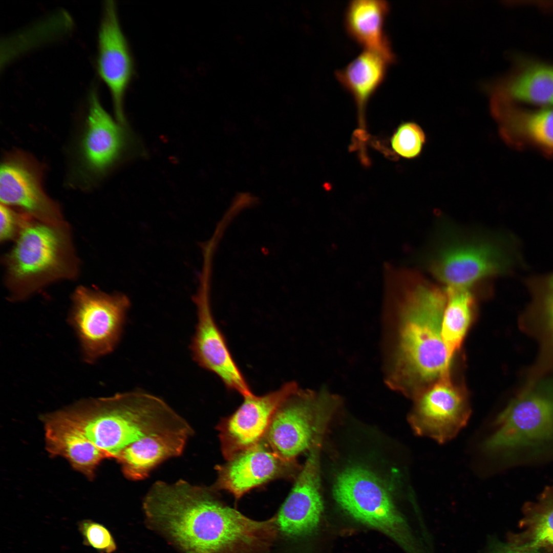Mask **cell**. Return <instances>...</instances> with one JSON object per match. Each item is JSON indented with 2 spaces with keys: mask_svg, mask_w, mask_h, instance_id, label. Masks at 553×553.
Listing matches in <instances>:
<instances>
[{
  "mask_svg": "<svg viewBox=\"0 0 553 553\" xmlns=\"http://www.w3.org/2000/svg\"><path fill=\"white\" fill-rule=\"evenodd\" d=\"M385 291L397 308L400 324L390 383L414 398L436 381L451 375L453 359L441 334L445 290L419 272L407 270L393 276Z\"/></svg>",
  "mask_w": 553,
  "mask_h": 553,
  "instance_id": "6da1fadb",
  "label": "cell"
},
{
  "mask_svg": "<svg viewBox=\"0 0 553 553\" xmlns=\"http://www.w3.org/2000/svg\"><path fill=\"white\" fill-rule=\"evenodd\" d=\"M143 508L185 553H241L250 540L248 517L222 503L209 488L183 480L155 483Z\"/></svg>",
  "mask_w": 553,
  "mask_h": 553,
  "instance_id": "7a4b0ae2",
  "label": "cell"
},
{
  "mask_svg": "<svg viewBox=\"0 0 553 553\" xmlns=\"http://www.w3.org/2000/svg\"><path fill=\"white\" fill-rule=\"evenodd\" d=\"M68 417L82 435L115 459L153 436L193 434L188 422L163 399L141 391L81 400L70 407Z\"/></svg>",
  "mask_w": 553,
  "mask_h": 553,
  "instance_id": "3957f363",
  "label": "cell"
},
{
  "mask_svg": "<svg viewBox=\"0 0 553 553\" xmlns=\"http://www.w3.org/2000/svg\"><path fill=\"white\" fill-rule=\"evenodd\" d=\"M485 448L508 466L553 461V373L522 380L496 416Z\"/></svg>",
  "mask_w": 553,
  "mask_h": 553,
  "instance_id": "277c9868",
  "label": "cell"
},
{
  "mask_svg": "<svg viewBox=\"0 0 553 553\" xmlns=\"http://www.w3.org/2000/svg\"><path fill=\"white\" fill-rule=\"evenodd\" d=\"M424 263L444 288L474 289L481 283L512 274L522 266L520 244L512 234L442 229Z\"/></svg>",
  "mask_w": 553,
  "mask_h": 553,
  "instance_id": "5b68a950",
  "label": "cell"
},
{
  "mask_svg": "<svg viewBox=\"0 0 553 553\" xmlns=\"http://www.w3.org/2000/svg\"><path fill=\"white\" fill-rule=\"evenodd\" d=\"M8 299L24 301L48 286L76 279L80 261L70 225L32 219L3 258Z\"/></svg>",
  "mask_w": 553,
  "mask_h": 553,
  "instance_id": "8992f818",
  "label": "cell"
},
{
  "mask_svg": "<svg viewBox=\"0 0 553 553\" xmlns=\"http://www.w3.org/2000/svg\"><path fill=\"white\" fill-rule=\"evenodd\" d=\"M69 321L81 346L84 360L94 363L118 344L130 307L128 297L95 287L78 286L72 295Z\"/></svg>",
  "mask_w": 553,
  "mask_h": 553,
  "instance_id": "52a82bcc",
  "label": "cell"
},
{
  "mask_svg": "<svg viewBox=\"0 0 553 553\" xmlns=\"http://www.w3.org/2000/svg\"><path fill=\"white\" fill-rule=\"evenodd\" d=\"M339 505L355 519L394 538L410 553H423L405 520L377 478L361 467L349 468L337 477L333 490Z\"/></svg>",
  "mask_w": 553,
  "mask_h": 553,
  "instance_id": "ba28073f",
  "label": "cell"
},
{
  "mask_svg": "<svg viewBox=\"0 0 553 553\" xmlns=\"http://www.w3.org/2000/svg\"><path fill=\"white\" fill-rule=\"evenodd\" d=\"M413 399L409 416L413 430L419 436L440 443L458 434L471 414L466 389L451 375L436 381Z\"/></svg>",
  "mask_w": 553,
  "mask_h": 553,
  "instance_id": "9c48e42d",
  "label": "cell"
},
{
  "mask_svg": "<svg viewBox=\"0 0 553 553\" xmlns=\"http://www.w3.org/2000/svg\"><path fill=\"white\" fill-rule=\"evenodd\" d=\"M210 268L203 265L198 290L193 297L198 320L190 349L198 365L216 374L227 389L243 396L252 393L212 314L208 291Z\"/></svg>",
  "mask_w": 553,
  "mask_h": 553,
  "instance_id": "30bf717a",
  "label": "cell"
},
{
  "mask_svg": "<svg viewBox=\"0 0 553 553\" xmlns=\"http://www.w3.org/2000/svg\"><path fill=\"white\" fill-rule=\"evenodd\" d=\"M42 176V167L33 157L20 151L8 153L1 166V204L39 222L62 223L66 221L59 205L44 191Z\"/></svg>",
  "mask_w": 553,
  "mask_h": 553,
  "instance_id": "8fae6325",
  "label": "cell"
},
{
  "mask_svg": "<svg viewBox=\"0 0 553 553\" xmlns=\"http://www.w3.org/2000/svg\"><path fill=\"white\" fill-rule=\"evenodd\" d=\"M329 394L298 389L278 408L265 434L267 444L283 459L292 462L310 447L315 422Z\"/></svg>",
  "mask_w": 553,
  "mask_h": 553,
  "instance_id": "7c38bea8",
  "label": "cell"
},
{
  "mask_svg": "<svg viewBox=\"0 0 553 553\" xmlns=\"http://www.w3.org/2000/svg\"><path fill=\"white\" fill-rule=\"evenodd\" d=\"M298 389L296 382L290 381L263 395L243 396L240 406L219 426L225 457L229 459L259 443L276 410Z\"/></svg>",
  "mask_w": 553,
  "mask_h": 553,
  "instance_id": "4fadbf2b",
  "label": "cell"
},
{
  "mask_svg": "<svg viewBox=\"0 0 553 553\" xmlns=\"http://www.w3.org/2000/svg\"><path fill=\"white\" fill-rule=\"evenodd\" d=\"M97 67L110 91L116 120L124 125V100L133 77L134 65L113 1L106 2L103 7L98 32Z\"/></svg>",
  "mask_w": 553,
  "mask_h": 553,
  "instance_id": "5bb4252c",
  "label": "cell"
},
{
  "mask_svg": "<svg viewBox=\"0 0 553 553\" xmlns=\"http://www.w3.org/2000/svg\"><path fill=\"white\" fill-rule=\"evenodd\" d=\"M321 441L315 439L303 469L276 516L280 530L290 537L312 532L323 512L320 492L319 453Z\"/></svg>",
  "mask_w": 553,
  "mask_h": 553,
  "instance_id": "9a60e30c",
  "label": "cell"
},
{
  "mask_svg": "<svg viewBox=\"0 0 553 553\" xmlns=\"http://www.w3.org/2000/svg\"><path fill=\"white\" fill-rule=\"evenodd\" d=\"M291 463L283 459L267 444L259 442L218 467L215 486L239 499L251 489L284 475Z\"/></svg>",
  "mask_w": 553,
  "mask_h": 553,
  "instance_id": "2e32d148",
  "label": "cell"
},
{
  "mask_svg": "<svg viewBox=\"0 0 553 553\" xmlns=\"http://www.w3.org/2000/svg\"><path fill=\"white\" fill-rule=\"evenodd\" d=\"M490 96L510 101L553 105V65L522 56L515 57L511 72L486 83Z\"/></svg>",
  "mask_w": 553,
  "mask_h": 553,
  "instance_id": "e0dca14e",
  "label": "cell"
},
{
  "mask_svg": "<svg viewBox=\"0 0 553 553\" xmlns=\"http://www.w3.org/2000/svg\"><path fill=\"white\" fill-rule=\"evenodd\" d=\"M527 109L504 99L491 98L492 114L512 143L553 153V105Z\"/></svg>",
  "mask_w": 553,
  "mask_h": 553,
  "instance_id": "ac0fdd59",
  "label": "cell"
},
{
  "mask_svg": "<svg viewBox=\"0 0 553 553\" xmlns=\"http://www.w3.org/2000/svg\"><path fill=\"white\" fill-rule=\"evenodd\" d=\"M87 126L82 141V153L88 167L102 173L119 157L126 145L123 125L116 122L102 106L97 95L92 94Z\"/></svg>",
  "mask_w": 553,
  "mask_h": 553,
  "instance_id": "d6986e66",
  "label": "cell"
},
{
  "mask_svg": "<svg viewBox=\"0 0 553 553\" xmlns=\"http://www.w3.org/2000/svg\"><path fill=\"white\" fill-rule=\"evenodd\" d=\"M391 64L382 55L363 50L345 67L335 72L336 79L352 96L356 104L359 129L353 136V141L359 146H364L368 138L365 129L366 108L384 82Z\"/></svg>",
  "mask_w": 553,
  "mask_h": 553,
  "instance_id": "ffe728a7",
  "label": "cell"
},
{
  "mask_svg": "<svg viewBox=\"0 0 553 553\" xmlns=\"http://www.w3.org/2000/svg\"><path fill=\"white\" fill-rule=\"evenodd\" d=\"M529 301L518 318L520 331L536 341L538 352L553 360V271L525 279Z\"/></svg>",
  "mask_w": 553,
  "mask_h": 553,
  "instance_id": "44dd1931",
  "label": "cell"
},
{
  "mask_svg": "<svg viewBox=\"0 0 553 553\" xmlns=\"http://www.w3.org/2000/svg\"><path fill=\"white\" fill-rule=\"evenodd\" d=\"M390 5L384 0H353L344 14L345 30L363 50L379 53L392 63L396 56L385 31Z\"/></svg>",
  "mask_w": 553,
  "mask_h": 553,
  "instance_id": "7402d4cb",
  "label": "cell"
},
{
  "mask_svg": "<svg viewBox=\"0 0 553 553\" xmlns=\"http://www.w3.org/2000/svg\"><path fill=\"white\" fill-rule=\"evenodd\" d=\"M44 419L46 446L50 454L64 457L76 470L93 479L99 463L108 459L106 454L56 412Z\"/></svg>",
  "mask_w": 553,
  "mask_h": 553,
  "instance_id": "603a6c76",
  "label": "cell"
},
{
  "mask_svg": "<svg viewBox=\"0 0 553 553\" xmlns=\"http://www.w3.org/2000/svg\"><path fill=\"white\" fill-rule=\"evenodd\" d=\"M522 514L521 531L508 533L506 541L521 548L553 553V485L546 486L535 501L525 503Z\"/></svg>",
  "mask_w": 553,
  "mask_h": 553,
  "instance_id": "cb8c5ba5",
  "label": "cell"
},
{
  "mask_svg": "<svg viewBox=\"0 0 553 553\" xmlns=\"http://www.w3.org/2000/svg\"><path fill=\"white\" fill-rule=\"evenodd\" d=\"M190 435L177 433L151 436L124 450L116 460L126 478L143 479L160 463L181 454Z\"/></svg>",
  "mask_w": 553,
  "mask_h": 553,
  "instance_id": "d4e9b609",
  "label": "cell"
},
{
  "mask_svg": "<svg viewBox=\"0 0 553 553\" xmlns=\"http://www.w3.org/2000/svg\"><path fill=\"white\" fill-rule=\"evenodd\" d=\"M444 289L446 300L441 334L450 356L454 359L473 321L476 298L474 289L451 287Z\"/></svg>",
  "mask_w": 553,
  "mask_h": 553,
  "instance_id": "484cf974",
  "label": "cell"
},
{
  "mask_svg": "<svg viewBox=\"0 0 553 553\" xmlns=\"http://www.w3.org/2000/svg\"><path fill=\"white\" fill-rule=\"evenodd\" d=\"M426 142V136L422 129L411 121L399 124L390 139L393 151L397 156L407 159L419 156Z\"/></svg>",
  "mask_w": 553,
  "mask_h": 553,
  "instance_id": "4316f807",
  "label": "cell"
},
{
  "mask_svg": "<svg viewBox=\"0 0 553 553\" xmlns=\"http://www.w3.org/2000/svg\"><path fill=\"white\" fill-rule=\"evenodd\" d=\"M78 529L85 545L100 553H112L116 549L112 535L103 525L86 519L79 522Z\"/></svg>",
  "mask_w": 553,
  "mask_h": 553,
  "instance_id": "83f0119b",
  "label": "cell"
},
{
  "mask_svg": "<svg viewBox=\"0 0 553 553\" xmlns=\"http://www.w3.org/2000/svg\"><path fill=\"white\" fill-rule=\"evenodd\" d=\"M33 219L29 215L13 208L1 204L0 241L1 243L13 242Z\"/></svg>",
  "mask_w": 553,
  "mask_h": 553,
  "instance_id": "f1b7e54d",
  "label": "cell"
},
{
  "mask_svg": "<svg viewBox=\"0 0 553 553\" xmlns=\"http://www.w3.org/2000/svg\"><path fill=\"white\" fill-rule=\"evenodd\" d=\"M480 553H543L531 549H523L517 547L508 541L505 542L495 538H491Z\"/></svg>",
  "mask_w": 553,
  "mask_h": 553,
  "instance_id": "f546056e",
  "label": "cell"
},
{
  "mask_svg": "<svg viewBox=\"0 0 553 553\" xmlns=\"http://www.w3.org/2000/svg\"><path fill=\"white\" fill-rule=\"evenodd\" d=\"M280 20L281 24L284 26H287L288 25V20L287 17L284 15L280 16Z\"/></svg>",
  "mask_w": 553,
  "mask_h": 553,
  "instance_id": "4dcf8cb0",
  "label": "cell"
},
{
  "mask_svg": "<svg viewBox=\"0 0 553 553\" xmlns=\"http://www.w3.org/2000/svg\"><path fill=\"white\" fill-rule=\"evenodd\" d=\"M266 17V19L268 21H269V22H272L273 20V18H274L273 14H271L270 12L267 13Z\"/></svg>",
  "mask_w": 553,
  "mask_h": 553,
  "instance_id": "1f68e13d",
  "label": "cell"
},
{
  "mask_svg": "<svg viewBox=\"0 0 553 553\" xmlns=\"http://www.w3.org/2000/svg\"><path fill=\"white\" fill-rule=\"evenodd\" d=\"M237 41L241 44H243L244 41V39L241 36H237Z\"/></svg>",
  "mask_w": 553,
  "mask_h": 553,
  "instance_id": "d6a6232c",
  "label": "cell"
}]
</instances>
